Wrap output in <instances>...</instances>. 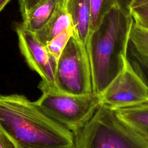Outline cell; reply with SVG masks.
<instances>
[{"mask_svg":"<svg viewBox=\"0 0 148 148\" xmlns=\"http://www.w3.org/2000/svg\"><path fill=\"white\" fill-rule=\"evenodd\" d=\"M132 22L130 13L121 5L112 10L92 39L94 71L93 92L99 94L113 77V58L118 43L123 40Z\"/></svg>","mask_w":148,"mask_h":148,"instance_id":"5","label":"cell"},{"mask_svg":"<svg viewBox=\"0 0 148 148\" xmlns=\"http://www.w3.org/2000/svg\"><path fill=\"white\" fill-rule=\"evenodd\" d=\"M147 76H148V74H147Z\"/></svg>","mask_w":148,"mask_h":148,"instance_id":"20","label":"cell"},{"mask_svg":"<svg viewBox=\"0 0 148 148\" xmlns=\"http://www.w3.org/2000/svg\"><path fill=\"white\" fill-rule=\"evenodd\" d=\"M116 111L117 115L148 143V103Z\"/></svg>","mask_w":148,"mask_h":148,"instance_id":"11","label":"cell"},{"mask_svg":"<svg viewBox=\"0 0 148 148\" xmlns=\"http://www.w3.org/2000/svg\"><path fill=\"white\" fill-rule=\"evenodd\" d=\"M0 131L17 148H76L73 133L23 95L0 94Z\"/></svg>","mask_w":148,"mask_h":148,"instance_id":"1","label":"cell"},{"mask_svg":"<svg viewBox=\"0 0 148 148\" xmlns=\"http://www.w3.org/2000/svg\"><path fill=\"white\" fill-rule=\"evenodd\" d=\"M55 84L59 90L68 94L78 95L93 92L86 82L80 51L72 37L57 62Z\"/></svg>","mask_w":148,"mask_h":148,"instance_id":"6","label":"cell"},{"mask_svg":"<svg viewBox=\"0 0 148 148\" xmlns=\"http://www.w3.org/2000/svg\"><path fill=\"white\" fill-rule=\"evenodd\" d=\"M128 12L135 24L148 29V4L133 9Z\"/></svg>","mask_w":148,"mask_h":148,"instance_id":"15","label":"cell"},{"mask_svg":"<svg viewBox=\"0 0 148 148\" xmlns=\"http://www.w3.org/2000/svg\"><path fill=\"white\" fill-rule=\"evenodd\" d=\"M16 29L21 52L30 68L41 77L40 83L49 87L57 88L55 84L57 63L50 56L45 46L38 40L34 33L25 28L21 24L17 25Z\"/></svg>","mask_w":148,"mask_h":148,"instance_id":"8","label":"cell"},{"mask_svg":"<svg viewBox=\"0 0 148 148\" xmlns=\"http://www.w3.org/2000/svg\"><path fill=\"white\" fill-rule=\"evenodd\" d=\"M75 138L76 148H148L116 110L102 104Z\"/></svg>","mask_w":148,"mask_h":148,"instance_id":"2","label":"cell"},{"mask_svg":"<svg viewBox=\"0 0 148 148\" xmlns=\"http://www.w3.org/2000/svg\"><path fill=\"white\" fill-rule=\"evenodd\" d=\"M148 4V0H124L125 9L130 12L133 9Z\"/></svg>","mask_w":148,"mask_h":148,"instance_id":"17","label":"cell"},{"mask_svg":"<svg viewBox=\"0 0 148 148\" xmlns=\"http://www.w3.org/2000/svg\"><path fill=\"white\" fill-rule=\"evenodd\" d=\"M58 0H44L23 16L22 25L35 33L42 29L52 16Z\"/></svg>","mask_w":148,"mask_h":148,"instance_id":"10","label":"cell"},{"mask_svg":"<svg viewBox=\"0 0 148 148\" xmlns=\"http://www.w3.org/2000/svg\"><path fill=\"white\" fill-rule=\"evenodd\" d=\"M91 27L94 34L110 12L121 5L120 0H88Z\"/></svg>","mask_w":148,"mask_h":148,"instance_id":"13","label":"cell"},{"mask_svg":"<svg viewBox=\"0 0 148 148\" xmlns=\"http://www.w3.org/2000/svg\"><path fill=\"white\" fill-rule=\"evenodd\" d=\"M69 0H58L54 12L47 24L34 33L45 46L65 29L73 27V20L68 10Z\"/></svg>","mask_w":148,"mask_h":148,"instance_id":"9","label":"cell"},{"mask_svg":"<svg viewBox=\"0 0 148 148\" xmlns=\"http://www.w3.org/2000/svg\"><path fill=\"white\" fill-rule=\"evenodd\" d=\"M0 148H17L16 145L0 131Z\"/></svg>","mask_w":148,"mask_h":148,"instance_id":"18","label":"cell"},{"mask_svg":"<svg viewBox=\"0 0 148 148\" xmlns=\"http://www.w3.org/2000/svg\"><path fill=\"white\" fill-rule=\"evenodd\" d=\"M68 10L73 24V35L81 56L85 79L92 90L94 84V71L92 58V39L88 0H69Z\"/></svg>","mask_w":148,"mask_h":148,"instance_id":"7","label":"cell"},{"mask_svg":"<svg viewBox=\"0 0 148 148\" xmlns=\"http://www.w3.org/2000/svg\"><path fill=\"white\" fill-rule=\"evenodd\" d=\"M10 0H0V12L4 8Z\"/></svg>","mask_w":148,"mask_h":148,"instance_id":"19","label":"cell"},{"mask_svg":"<svg viewBox=\"0 0 148 148\" xmlns=\"http://www.w3.org/2000/svg\"><path fill=\"white\" fill-rule=\"evenodd\" d=\"M44 0H19L20 10L22 17L29 12L34 7Z\"/></svg>","mask_w":148,"mask_h":148,"instance_id":"16","label":"cell"},{"mask_svg":"<svg viewBox=\"0 0 148 148\" xmlns=\"http://www.w3.org/2000/svg\"><path fill=\"white\" fill-rule=\"evenodd\" d=\"M42 92L35 104L49 117L76 135L88 123L101 105L98 94L64 93L39 83Z\"/></svg>","mask_w":148,"mask_h":148,"instance_id":"3","label":"cell"},{"mask_svg":"<svg viewBox=\"0 0 148 148\" xmlns=\"http://www.w3.org/2000/svg\"><path fill=\"white\" fill-rule=\"evenodd\" d=\"M128 49L139 65L148 74V29L133 22L129 36Z\"/></svg>","mask_w":148,"mask_h":148,"instance_id":"12","label":"cell"},{"mask_svg":"<svg viewBox=\"0 0 148 148\" xmlns=\"http://www.w3.org/2000/svg\"><path fill=\"white\" fill-rule=\"evenodd\" d=\"M73 35V26L69 27L53 38L45 46L50 56L57 63L69 39Z\"/></svg>","mask_w":148,"mask_h":148,"instance_id":"14","label":"cell"},{"mask_svg":"<svg viewBox=\"0 0 148 148\" xmlns=\"http://www.w3.org/2000/svg\"><path fill=\"white\" fill-rule=\"evenodd\" d=\"M132 23L117 54V72L98 94L101 104L114 110L148 103V83L136 67L132 65L127 56Z\"/></svg>","mask_w":148,"mask_h":148,"instance_id":"4","label":"cell"}]
</instances>
